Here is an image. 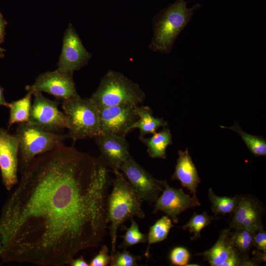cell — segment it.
<instances>
[{
	"instance_id": "23",
	"label": "cell",
	"mask_w": 266,
	"mask_h": 266,
	"mask_svg": "<svg viewBox=\"0 0 266 266\" xmlns=\"http://www.w3.org/2000/svg\"><path fill=\"white\" fill-rule=\"evenodd\" d=\"M239 197L238 195L233 197L218 196L211 188L208 190V197L212 204L211 210L215 215L232 214L238 202Z\"/></svg>"
},
{
	"instance_id": "29",
	"label": "cell",
	"mask_w": 266,
	"mask_h": 266,
	"mask_svg": "<svg viewBox=\"0 0 266 266\" xmlns=\"http://www.w3.org/2000/svg\"><path fill=\"white\" fill-rule=\"evenodd\" d=\"M108 248L103 245L98 254L89 264L90 266H106L110 264L111 256L108 254Z\"/></svg>"
},
{
	"instance_id": "32",
	"label": "cell",
	"mask_w": 266,
	"mask_h": 266,
	"mask_svg": "<svg viewBox=\"0 0 266 266\" xmlns=\"http://www.w3.org/2000/svg\"><path fill=\"white\" fill-rule=\"evenodd\" d=\"M71 266H88L89 264L85 260L83 256L72 259L69 264Z\"/></svg>"
},
{
	"instance_id": "10",
	"label": "cell",
	"mask_w": 266,
	"mask_h": 266,
	"mask_svg": "<svg viewBox=\"0 0 266 266\" xmlns=\"http://www.w3.org/2000/svg\"><path fill=\"white\" fill-rule=\"evenodd\" d=\"M28 92H44L63 100L79 96L72 78V73L58 69L40 74L35 82L27 87Z\"/></svg>"
},
{
	"instance_id": "5",
	"label": "cell",
	"mask_w": 266,
	"mask_h": 266,
	"mask_svg": "<svg viewBox=\"0 0 266 266\" xmlns=\"http://www.w3.org/2000/svg\"><path fill=\"white\" fill-rule=\"evenodd\" d=\"M62 108L68 123V137L75 141L100 133L99 109L89 99L79 96L63 100Z\"/></svg>"
},
{
	"instance_id": "27",
	"label": "cell",
	"mask_w": 266,
	"mask_h": 266,
	"mask_svg": "<svg viewBox=\"0 0 266 266\" xmlns=\"http://www.w3.org/2000/svg\"><path fill=\"white\" fill-rule=\"evenodd\" d=\"M141 259V256H136L124 249L122 252L117 251L111 256V266H135L137 262Z\"/></svg>"
},
{
	"instance_id": "21",
	"label": "cell",
	"mask_w": 266,
	"mask_h": 266,
	"mask_svg": "<svg viewBox=\"0 0 266 266\" xmlns=\"http://www.w3.org/2000/svg\"><path fill=\"white\" fill-rule=\"evenodd\" d=\"M222 128L231 130L241 136L250 152L256 157L266 156V141L264 137L249 134L244 132L236 122L231 127L220 126Z\"/></svg>"
},
{
	"instance_id": "19",
	"label": "cell",
	"mask_w": 266,
	"mask_h": 266,
	"mask_svg": "<svg viewBox=\"0 0 266 266\" xmlns=\"http://www.w3.org/2000/svg\"><path fill=\"white\" fill-rule=\"evenodd\" d=\"M140 140L147 147L149 156L154 159L166 158V150L172 144V135L168 128L164 127L150 137H139Z\"/></svg>"
},
{
	"instance_id": "7",
	"label": "cell",
	"mask_w": 266,
	"mask_h": 266,
	"mask_svg": "<svg viewBox=\"0 0 266 266\" xmlns=\"http://www.w3.org/2000/svg\"><path fill=\"white\" fill-rule=\"evenodd\" d=\"M33 95V102L28 122L52 132L67 129L66 117L59 109L58 101L45 98L40 92H34Z\"/></svg>"
},
{
	"instance_id": "17",
	"label": "cell",
	"mask_w": 266,
	"mask_h": 266,
	"mask_svg": "<svg viewBox=\"0 0 266 266\" xmlns=\"http://www.w3.org/2000/svg\"><path fill=\"white\" fill-rule=\"evenodd\" d=\"M231 233V230L229 229L223 230L212 247L197 255L203 256L211 266H222L234 250L230 239Z\"/></svg>"
},
{
	"instance_id": "11",
	"label": "cell",
	"mask_w": 266,
	"mask_h": 266,
	"mask_svg": "<svg viewBox=\"0 0 266 266\" xmlns=\"http://www.w3.org/2000/svg\"><path fill=\"white\" fill-rule=\"evenodd\" d=\"M162 182L164 188L161 195L155 201L153 213L162 211L176 224L180 213L188 208L200 205L197 197L185 194L181 188L170 187L166 180Z\"/></svg>"
},
{
	"instance_id": "18",
	"label": "cell",
	"mask_w": 266,
	"mask_h": 266,
	"mask_svg": "<svg viewBox=\"0 0 266 266\" xmlns=\"http://www.w3.org/2000/svg\"><path fill=\"white\" fill-rule=\"evenodd\" d=\"M138 119L134 122L130 130L137 128L139 130V137L147 134H153L161 127H166L167 123L163 118L155 117L148 106H138L135 108Z\"/></svg>"
},
{
	"instance_id": "33",
	"label": "cell",
	"mask_w": 266,
	"mask_h": 266,
	"mask_svg": "<svg viewBox=\"0 0 266 266\" xmlns=\"http://www.w3.org/2000/svg\"><path fill=\"white\" fill-rule=\"evenodd\" d=\"M0 105H3L9 107V103H7L4 100L2 92L0 87Z\"/></svg>"
},
{
	"instance_id": "4",
	"label": "cell",
	"mask_w": 266,
	"mask_h": 266,
	"mask_svg": "<svg viewBox=\"0 0 266 266\" xmlns=\"http://www.w3.org/2000/svg\"><path fill=\"white\" fill-rule=\"evenodd\" d=\"M145 97L137 83L121 73L109 70L90 99L99 109L122 104L138 105Z\"/></svg>"
},
{
	"instance_id": "16",
	"label": "cell",
	"mask_w": 266,
	"mask_h": 266,
	"mask_svg": "<svg viewBox=\"0 0 266 266\" xmlns=\"http://www.w3.org/2000/svg\"><path fill=\"white\" fill-rule=\"evenodd\" d=\"M171 179L179 181L183 187L187 188L193 197H197V189L200 179L188 149L178 151V158Z\"/></svg>"
},
{
	"instance_id": "35",
	"label": "cell",
	"mask_w": 266,
	"mask_h": 266,
	"mask_svg": "<svg viewBox=\"0 0 266 266\" xmlns=\"http://www.w3.org/2000/svg\"><path fill=\"white\" fill-rule=\"evenodd\" d=\"M2 249V244H1V242L0 241V258H1V256Z\"/></svg>"
},
{
	"instance_id": "38",
	"label": "cell",
	"mask_w": 266,
	"mask_h": 266,
	"mask_svg": "<svg viewBox=\"0 0 266 266\" xmlns=\"http://www.w3.org/2000/svg\"></svg>"
},
{
	"instance_id": "9",
	"label": "cell",
	"mask_w": 266,
	"mask_h": 266,
	"mask_svg": "<svg viewBox=\"0 0 266 266\" xmlns=\"http://www.w3.org/2000/svg\"><path fill=\"white\" fill-rule=\"evenodd\" d=\"M137 105L122 104L99 109L100 134L126 136L138 119Z\"/></svg>"
},
{
	"instance_id": "13",
	"label": "cell",
	"mask_w": 266,
	"mask_h": 266,
	"mask_svg": "<svg viewBox=\"0 0 266 266\" xmlns=\"http://www.w3.org/2000/svg\"><path fill=\"white\" fill-rule=\"evenodd\" d=\"M91 57L70 24L65 33L58 69L72 73L85 65Z\"/></svg>"
},
{
	"instance_id": "15",
	"label": "cell",
	"mask_w": 266,
	"mask_h": 266,
	"mask_svg": "<svg viewBox=\"0 0 266 266\" xmlns=\"http://www.w3.org/2000/svg\"><path fill=\"white\" fill-rule=\"evenodd\" d=\"M96 143L100 152V159L112 171L120 170L122 165L131 156L129 143L125 136L100 134Z\"/></svg>"
},
{
	"instance_id": "26",
	"label": "cell",
	"mask_w": 266,
	"mask_h": 266,
	"mask_svg": "<svg viewBox=\"0 0 266 266\" xmlns=\"http://www.w3.org/2000/svg\"><path fill=\"white\" fill-rule=\"evenodd\" d=\"M130 219L131 221L130 227H124L125 233L121 236L123 241L119 247L124 249L139 243H145L147 241V235L139 231L138 225L133 218Z\"/></svg>"
},
{
	"instance_id": "22",
	"label": "cell",
	"mask_w": 266,
	"mask_h": 266,
	"mask_svg": "<svg viewBox=\"0 0 266 266\" xmlns=\"http://www.w3.org/2000/svg\"><path fill=\"white\" fill-rule=\"evenodd\" d=\"M173 227L171 219L167 215L163 216L151 226L147 235L148 246L144 254L146 257L149 256L150 245L166 239Z\"/></svg>"
},
{
	"instance_id": "14",
	"label": "cell",
	"mask_w": 266,
	"mask_h": 266,
	"mask_svg": "<svg viewBox=\"0 0 266 266\" xmlns=\"http://www.w3.org/2000/svg\"><path fill=\"white\" fill-rule=\"evenodd\" d=\"M232 214L230 230L242 229L255 233L264 228L262 222L263 208L260 201L254 197L240 196Z\"/></svg>"
},
{
	"instance_id": "2",
	"label": "cell",
	"mask_w": 266,
	"mask_h": 266,
	"mask_svg": "<svg viewBox=\"0 0 266 266\" xmlns=\"http://www.w3.org/2000/svg\"><path fill=\"white\" fill-rule=\"evenodd\" d=\"M115 177L112 189L107 199V217L111 242L112 256L116 252L117 231L127 220L136 216L145 217L142 207L143 200L119 170L113 171Z\"/></svg>"
},
{
	"instance_id": "12",
	"label": "cell",
	"mask_w": 266,
	"mask_h": 266,
	"mask_svg": "<svg viewBox=\"0 0 266 266\" xmlns=\"http://www.w3.org/2000/svg\"><path fill=\"white\" fill-rule=\"evenodd\" d=\"M19 142L15 135L0 129V170L6 189L11 190L18 182Z\"/></svg>"
},
{
	"instance_id": "34",
	"label": "cell",
	"mask_w": 266,
	"mask_h": 266,
	"mask_svg": "<svg viewBox=\"0 0 266 266\" xmlns=\"http://www.w3.org/2000/svg\"><path fill=\"white\" fill-rule=\"evenodd\" d=\"M3 34V21L0 16V40H2Z\"/></svg>"
},
{
	"instance_id": "1",
	"label": "cell",
	"mask_w": 266,
	"mask_h": 266,
	"mask_svg": "<svg viewBox=\"0 0 266 266\" xmlns=\"http://www.w3.org/2000/svg\"><path fill=\"white\" fill-rule=\"evenodd\" d=\"M21 173L0 216L2 263L63 266L99 245L112 182L100 157L62 144Z\"/></svg>"
},
{
	"instance_id": "6",
	"label": "cell",
	"mask_w": 266,
	"mask_h": 266,
	"mask_svg": "<svg viewBox=\"0 0 266 266\" xmlns=\"http://www.w3.org/2000/svg\"><path fill=\"white\" fill-rule=\"evenodd\" d=\"M15 135L19 142L20 171L36 157L62 144L68 138L67 133L50 132L29 122L20 123Z\"/></svg>"
},
{
	"instance_id": "20",
	"label": "cell",
	"mask_w": 266,
	"mask_h": 266,
	"mask_svg": "<svg viewBox=\"0 0 266 266\" xmlns=\"http://www.w3.org/2000/svg\"><path fill=\"white\" fill-rule=\"evenodd\" d=\"M28 92L23 98L9 103L10 115L8 128L15 123L28 122L32 106V96Z\"/></svg>"
},
{
	"instance_id": "31",
	"label": "cell",
	"mask_w": 266,
	"mask_h": 266,
	"mask_svg": "<svg viewBox=\"0 0 266 266\" xmlns=\"http://www.w3.org/2000/svg\"><path fill=\"white\" fill-rule=\"evenodd\" d=\"M252 254L253 258L252 259L256 264L262 262H266V251H261L255 249L253 251Z\"/></svg>"
},
{
	"instance_id": "37",
	"label": "cell",
	"mask_w": 266,
	"mask_h": 266,
	"mask_svg": "<svg viewBox=\"0 0 266 266\" xmlns=\"http://www.w3.org/2000/svg\"><path fill=\"white\" fill-rule=\"evenodd\" d=\"M3 50H3L2 48H1L0 47V52H2V51H3Z\"/></svg>"
},
{
	"instance_id": "8",
	"label": "cell",
	"mask_w": 266,
	"mask_h": 266,
	"mask_svg": "<svg viewBox=\"0 0 266 266\" xmlns=\"http://www.w3.org/2000/svg\"><path fill=\"white\" fill-rule=\"evenodd\" d=\"M120 170L143 200L154 202L162 193L164 188L162 180L155 178L131 156Z\"/></svg>"
},
{
	"instance_id": "24",
	"label": "cell",
	"mask_w": 266,
	"mask_h": 266,
	"mask_svg": "<svg viewBox=\"0 0 266 266\" xmlns=\"http://www.w3.org/2000/svg\"><path fill=\"white\" fill-rule=\"evenodd\" d=\"M255 233L245 229H236L230 235L231 243L236 251L241 256H248L253 246Z\"/></svg>"
},
{
	"instance_id": "30",
	"label": "cell",
	"mask_w": 266,
	"mask_h": 266,
	"mask_svg": "<svg viewBox=\"0 0 266 266\" xmlns=\"http://www.w3.org/2000/svg\"><path fill=\"white\" fill-rule=\"evenodd\" d=\"M253 246L257 250L266 251V232L264 230V228L255 233Z\"/></svg>"
},
{
	"instance_id": "3",
	"label": "cell",
	"mask_w": 266,
	"mask_h": 266,
	"mask_svg": "<svg viewBox=\"0 0 266 266\" xmlns=\"http://www.w3.org/2000/svg\"><path fill=\"white\" fill-rule=\"evenodd\" d=\"M200 7L199 3L191 8L187 1L176 0L161 10L153 19V36L149 49L155 52L169 53L178 35Z\"/></svg>"
},
{
	"instance_id": "36",
	"label": "cell",
	"mask_w": 266,
	"mask_h": 266,
	"mask_svg": "<svg viewBox=\"0 0 266 266\" xmlns=\"http://www.w3.org/2000/svg\"><path fill=\"white\" fill-rule=\"evenodd\" d=\"M186 266H199V265H198V264H195H195H188Z\"/></svg>"
},
{
	"instance_id": "25",
	"label": "cell",
	"mask_w": 266,
	"mask_h": 266,
	"mask_svg": "<svg viewBox=\"0 0 266 266\" xmlns=\"http://www.w3.org/2000/svg\"><path fill=\"white\" fill-rule=\"evenodd\" d=\"M217 219L208 215L206 212L200 214L194 212L188 222L182 227V229L184 230H188L191 233H193L191 240H197L200 237L202 230L209 226L212 221Z\"/></svg>"
},
{
	"instance_id": "28",
	"label": "cell",
	"mask_w": 266,
	"mask_h": 266,
	"mask_svg": "<svg viewBox=\"0 0 266 266\" xmlns=\"http://www.w3.org/2000/svg\"><path fill=\"white\" fill-rule=\"evenodd\" d=\"M190 258V254L187 249L182 246L173 248L170 252L169 259L172 265L186 266Z\"/></svg>"
}]
</instances>
